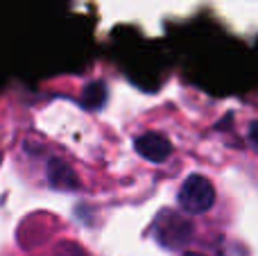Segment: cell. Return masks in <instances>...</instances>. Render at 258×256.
Segmentation results:
<instances>
[{"label":"cell","instance_id":"3","mask_svg":"<svg viewBox=\"0 0 258 256\" xmlns=\"http://www.w3.org/2000/svg\"><path fill=\"white\" fill-rule=\"evenodd\" d=\"M134 145H136V152L152 163H163L170 157V152H172L170 141L165 136L156 134V132H147V134L138 136Z\"/></svg>","mask_w":258,"mask_h":256},{"label":"cell","instance_id":"6","mask_svg":"<svg viewBox=\"0 0 258 256\" xmlns=\"http://www.w3.org/2000/svg\"><path fill=\"white\" fill-rule=\"evenodd\" d=\"M183 256H204V254H195V252H190V254H183Z\"/></svg>","mask_w":258,"mask_h":256},{"label":"cell","instance_id":"2","mask_svg":"<svg viewBox=\"0 0 258 256\" xmlns=\"http://www.w3.org/2000/svg\"><path fill=\"white\" fill-rule=\"evenodd\" d=\"M190 234H192V225L174 211L161 213L154 225L156 240L168 249H181L190 240Z\"/></svg>","mask_w":258,"mask_h":256},{"label":"cell","instance_id":"1","mask_svg":"<svg viewBox=\"0 0 258 256\" xmlns=\"http://www.w3.org/2000/svg\"><path fill=\"white\" fill-rule=\"evenodd\" d=\"M179 207L186 213H204L213 207L215 202V188L206 177L190 175L179 188Z\"/></svg>","mask_w":258,"mask_h":256},{"label":"cell","instance_id":"5","mask_svg":"<svg viewBox=\"0 0 258 256\" xmlns=\"http://www.w3.org/2000/svg\"><path fill=\"white\" fill-rule=\"evenodd\" d=\"M80 102L89 111L102 109L104 102H107V86H104V82H91V84H86L84 91H82Z\"/></svg>","mask_w":258,"mask_h":256},{"label":"cell","instance_id":"4","mask_svg":"<svg viewBox=\"0 0 258 256\" xmlns=\"http://www.w3.org/2000/svg\"><path fill=\"white\" fill-rule=\"evenodd\" d=\"M48 179L52 184V188L59 190H75L77 188V175L59 159H52L48 166Z\"/></svg>","mask_w":258,"mask_h":256}]
</instances>
